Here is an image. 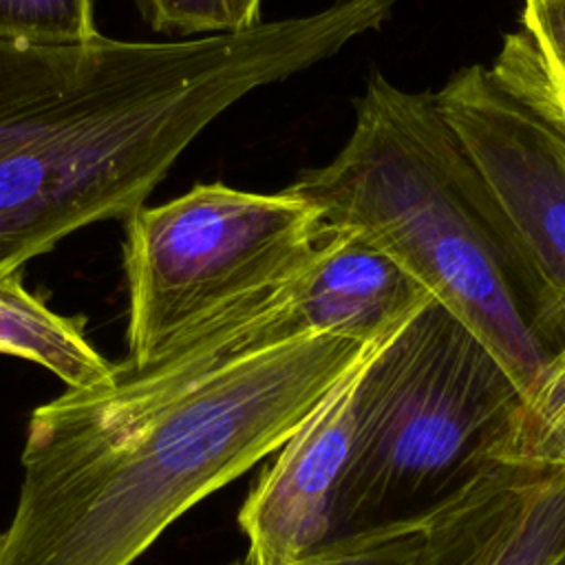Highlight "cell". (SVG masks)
Wrapping results in <instances>:
<instances>
[{
  "instance_id": "cell-9",
  "label": "cell",
  "mask_w": 565,
  "mask_h": 565,
  "mask_svg": "<svg viewBox=\"0 0 565 565\" xmlns=\"http://www.w3.org/2000/svg\"><path fill=\"white\" fill-rule=\"evenodd\" d=\"M428 291L355 230H324L309 260L285 282L291 335L335 331L373 340L402 322Z\"/></svg>"
},
{
  "instance_id": "cell-1",
  "label": "cell",
  "mask_w": 565,
  "mask_h": 565,
  "mask_svg": "<svg viewBox=\"0 0 565 565\" xmlns=\"http://www.w3.org/2000/svg\"><path fill=\"white\" fill-rule=\"evenodd\" d=\"M382 335L316 331L245 353L181 335L40 404L0 565H132L190 508L274 455Z\"/></svg>"
},
{
  "instance_id": "cell-5",
  "label": "cell",
  "mask_w": 565,
  "mask_h": 565,
  "mask_svg": "<svg viewBox=\"0 0 565 565\" xmlns=\"http://www.w3.org/2000/svg\"><path fill=\"white\" fill-rule=\"evenodd\" d=\"M318 212L287 194L196 183L126 218V342L130 362L210 320L236 300L285 280L320 245Z\"/></svg>"
},
{
  "instance_id": "cell-8",
  "label": "cell",
  "mask_w": 565,
  "mask_h": 565,
  "mask_svg": "<svg viewBox=\"0 0 565 565\" xmlns=\"http://www.w3.org/2000/svg\"><path fill=\"white\" fill-rule=\"evenodd\" d=\"M565 550V468L497 461L424 521L419 565H550Z\"/></svg>"
},
{
  "instance_id": "cell-15",
  "label": "cell",
  "mask_w": 565,
  "mask_h": 565,
  "mask_svg": "<svg viewBox=\"0 0 565 565\" xmlns=\"http://www.w3.org/2000/svg\"><path fill=\"white\" fill-rule=\"evenodd\" d=\"M143 20L159 33L214 35L234 29L230 0H135Z\"/></svg>"
},
{
  "instance_id": "cell-7",
  "label": "cell",
  "mask_w": 565,
  "mask_h": 565,
  "mask_svg": "<svg viewBox=\"0 0 565 565\" xmlns=\"http://www.w3.org/2000/svg\"><path fill=\"white\" fill-rule=\"evenodd\" d=\"M369 355L276 450L245 497L238 525L249 565H296L335 536L338 494L353 450L358 384Z\"/></svg>"
},
{
  "instance_id": "cell-11",
  "label": "cell",
  "mask_w": 565,
  "mask_h": 565,
  "mask_svg": "<svg viewBox=\"0 0 565 565\" xmlns=\"http://www.w3.org/2000/svg\"><path fill=\"white\" fill-rule=\"evenodd\" d=\"M490 71L565 139V0H523Z\"/></svg>"
},
{
  "instance_id": "cell-2",
  "label": "cell",
  "mask_w": 565,
  "mask_h": 565,
  "mask_svg": "<svg viewBox=\"0 0 565 565\" xmlns=\"http://www.w3.org/2000/svg\"><path fill=\"white\" fill-rule=\"evenodd\" d=\"M391 7L335 0L174 42H0V276L79 227L126 221L230 106L335 55Z\"/></svg>"
},
{
  "instance_id": "cell-13",
  "label": "cell",
  "mask_w": 565,
  "mask_h": 565,
  "mask_svg": "<svg viewBox=\"0 0 565 565\" xmlns=\"http://www.w3.org/2000/svg\"><path fill=\"white\" fill-rule=\"evenodd\" d=\"M97 35L93 0H0V42L73 44Z\"/></svg>"
},
{
  "instance_id": "cell-14",
  "label": "cell",
  "mask_w": 565,
  "mask_h": 565,
  "mask_svg": "<svg viewBox=\"0 0 565 565\" xmlns=\"http://www.w3.org/2000/svg\"><path fill=\"white\" fill-rule=\"evenodd\" d=\"M424 521L426 514L340 534L296 565H419Z\"/></svg>"
},
{
  "instance_id": "cell-16",
  "label": "cell",
  "mask_w": 565,
  "mask_h": 565,
  "mask_svg": "<svg viewBox=\"0 0 565 565\" xmlns=\"http://www.w3.org/2000/svg\"><path fill=\"white\" fill-rule=\"evenodd\" d=\"M260 2L263 0H230L232 7V18H234V29H252L260 24Z\"/></svg>"
},
{
  "instance_id": "cell-3",
  "label": "cell",
  "mask_w": 565,
  "mask_h": 565,
  "mask_svg": "<svg viewBox=\"0 0 565 565\" xmlns=\"http://www.w3.org/2000/svg\"><path fill=\"white\" fill-rule=\"evenodd\" d=\"M324 230H355L459 318L525 393L550 353L530 271L433 93L373 75L353 130L285 188Z\"/></svg>"
},
{
  "instance_id": "cell-12",
  "label": "cell",
  "mask_w": 565,
  "mask_h": 565,
  "mask_svg": "<svg viewBox=\"0 0 565 565\" xmlns=\"http://www.w3.org/2000/svg\"><path fill=\"white\" fill-rule=\"evenodd\" d=\"M497 461L565 468V347L523 393Z\"/></svg>"
},
{
  "instance_id": "cell-4",
  "label": "cell",
  "mask_w": 565,
  "mask_h": 565,
  "mask_svg": "<svg viewBox=\"0 0 565 565\" xmlns=\"http://www.w3.org/2000/svg\"><path fill=\"white\" fill-rule=\"evenodd\" d=\"M521 399L499 360L428 294L362 369L335 536L419 519L455 497L497 463Z\"/></svg>"
},
{
  "instance_id": "cell-10",
  "label": "cell",
  "mask_w": 565,
  "mask_h": 565,
  "mask_svg": "<svg viewBox=\"0 0 565 565\" xmlns=\"http://www.w3.org/2000/svg\"><path fill=\"white\" fill-rule=\"evenodd\" d=\"M0 353L51 371L66 388L99 384L115 369L86 338L84 320L53 311L29 291L22 269L0 276Z\"/></svg>"
},
{
  "instance_id": "cell-18",
  "label": "cell",
  "mask_w": 565,
  "mask_h": 565,
  "mask_svg": "<svg viewBox=\"0 0 565 565\" xmlns=\"http://www.w3.org/2000/svg\"><path fill=\"white\" fill-rule=\"evenodd\" d=\"M230 565H249V563H247V558H245V556H243V558H241V561H234V563H230Z\"/></svg>"
},
{
  "instance_id": "cell-17",
  "label": "cell",
  "mask_w": 565,
  "mask_h": 565,
  "mask_svg": "<svg viewBox=\"0 0 565 565\" xmlns=\"http://www.w3.org/2000/svg\"><path fill=\"white\" fill-rule=\"evenodd\" d=\"M550 565H565V550H563V552H561V554H558Z\"/></svg>"
},
{
  "instance_id": "cell-6",
  "label": "cell",
  "mask_w": 565,
  "mask_h": 565,
  "mask_svg": "<svg viewBox=\"0 0 565 565\" xmlns=\"http://www.w3.org/2000/svg\"><path fill=\"white\" fill-rule=\"evenodd\" d=\"M435 102L530 271L536 335L552 355L565 347V139L490 66L461 68Z\"/></svg>"
}]
</instances>
